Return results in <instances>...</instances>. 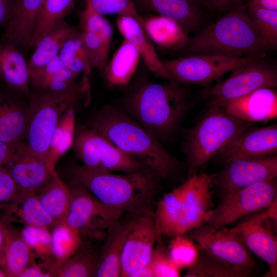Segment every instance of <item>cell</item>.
<instances>
[{"label":"cell","mask_w":277,"mask_h":277,"mask_svg":"<svg viewBox=\"0 0 277 277\" xmlns=\"http://www.w3.org/2000/svg\"><path fill=\"white\" fill-rule=\"evenodd\" d=\"M198 247L197 259L192 267L187 269L185 277H247L253 272L252 269L226 264Z\"/></svg>","instance_id":"cell-37"},{"label":"cell","mask_w":277,"mask_h":277,"mask_svg":"<svg viewBox=\"0 0 277 277\" xmlns=\"http://www.w3.org/2000/svg\"><path fill=\"white\" fill-rule=\"evenodd\" d=\"M212 178L213 174L202 172L189 177L184 182L176 235H184L205 224V215L213 207Z\"/></svg>","instance_id":"cell-16"},{"label":"cell","mask_w":277,"mask_h":277,"mask_svg":"<svg viewBox=\"0 0 277 277\" xmlns=\"http://www.w3.org/2000/svg\"><path fill=\"white\" fill-rule=\"evenodd\" d=\"M276 152L277 126L273 124L249 127L215 156L225 165L238 159L264 157L276 155Z\"/></svg>","instance_id":"cell-17"},{"label":"cell","mask_w":277,"mask_h":277,"mask_svg":"<svg viewBox=\"0 0 277 277\" xmlns=\"http://www.w3.org/2000/svg\"><path fill=\"white\" fill-rule=\"evenodd\" d=\"M102 15L119 14L135 5L133 0H86Z\"/></svg>","instance_id":"cell-46"},{"label":"cell","mask_w":277,"mask_h":277,"mask_svg":"<svg viewBox=\"0 0 277 277\" xmlns=\"http://www.w3.org/2000/svg\"><path fill=\"white\" fill-rule=\"evenodd\" d=\"M72 147L76 157L86 167L124 173L147 169L107 137L87 126H80L75 130Z\"/></svg>","instance_id":"cell-7"},{"label":"cell","mask_w":277,"mask_h":277,"mask_svg":"<svg viewBox=\"0 0 277 277\" xmlns=\"http://www.w3.org/2000/svg\"><path fill=\"white\" fill-rule=\"evenodd\" d=\"M168 250L172 262L180 270L192 267L199 254L198 245L184 235L172 238Z\"/></svg>","instance_id":"cell-42"},{"label":"cell","mask_w":277,"mask_h":277,"mask_svg":"<svg viewBox=\"0 0 277 277\" xmlns=\"http://www.w3.org/2000/svg\"><path fill=\"white\" fill-rule=\"evenodd\" d=\"M140 20L153 44L172 50L182 49L185 46L188 33L174 19L157 14L140 15Z\"/></svg>","instance_id":"cell-27"},{"label":"cell","mask_w":277,"mask_h":277,"mask_svg":"<svg viewBox=\"0 0 277 277\" xmlns=\"http://www.w3.org/2000/svg\"><path fill=\"white\" fill-rule=\"evenodd\" d=\"M16 157L15 151L7 144L0 141V167H5Z\"/></svg>","instance_id":"cell-49"},{"label":"cell","mask_w":277,"mask_h":277,"mask_svg":"<svg viewBox=\"0 0 277 277\" xmlns=\"http://www.w3.org/2000/svg\"><path fill=\"white\" fill-rule=\"evenodd\" d=\"M4 250V235L2 222L0 220V267L1 268Z\"/></svg>","instance_id":"cell-53"},{"label":"cell","mask_w":277,"mask_h":277,"mask_svg":"<svg viewBox=\"0 0 277 277\" xmlns=\"http://www.w3.org/2000/svg\"><path fill=\"white\" fill-rule=\"evenodd\" d=\"M75 30L64 19L54 24L39 39L35 46L28 64L32 74L56 57L66 39Z\"/></svg>","instance_id":"cell-30"},{"label":"cell","mask_w":277,"mask_h":277,"mask_svg":"<svg viewBox=\"0 0 277 277\" xmlns=\"http://www.w3.org/2000/svg\"><path fill=\"white\" fill-rule=\"evenodd\" d=\"M140 17L135 5L118 14L116 26L119 32L136 48L147 67L155 76L166 80H172L153 43L142 27Z\"/></svg>","instance_id":"cell-20"},{"label":"cell","mask_w":277,"mask_h":277,"mask_svg":"<svg viewBox=\"0 0 277 277\" xmlns=\"http://www.w3.org/2000/svg\"><path fill=\"white\" fill-rule=\"evenodd\" d=\"M264 58L235 68L227 78L205 88L203 96L211 99H231L262 88H276V67Z\"/></svg>","instance_id":"cell-11"},{"label":"cell","mask_w":277,"mask_h":277,"mask_svg":"<svg viewBox=\"0 0 277 277\" xmlns=\"http://www.w3.org/2000/svg\"><path fill=\"white\" fill-rule=\"evenodd\" d=\"M98 257L99 254L93 249L81 245L78 250L67 259L62 261L53 260L51 262V276H95Z\"/></svg>","instance_id":"cell-32"},{"label":"cell","mask_w":277,"mask_h":277,"mask_svg":"<svg viewBox=\"0 0 277 277\" xmlns=\"http://www.w3.org/2000/svg\"><path fill=\"white\" fill-rule=\"evenodd\" d=\"M75 0H45L37 16L28 48H34L44 35L72 9Z\"/></svg>","instance_id":"cell-38"},{"label":"cell","mask_w":277,"mask_h":277,"mask_svg":"<svg viewBox=\"0 0 277 277\" xmlns=\"http://www.w3.org/2000/svg\"><path fill=\"white\" fill-rule=\"evenodd\" d=\"M141 58L136 48L124 38L102 73L107 83L112 86L128 85L137 69Z\"/></svg>","instance_id":"cell-29"},{"label":"cell","mask_w":277,"mask_h":277,"mask_svg":"<svg viewBox=\"0 0 277 277\" xmlns=\"http://www.w3.org/2000/svg\"><path fill=\"white\" fill-rule=\"evenodd\" d=\"M81 33L85 52L91 69L96 68L103 73L108 63L110 48L96 34L82 30Z\"/></svg>","instance_id":"cell-44"},{"label":"cell","mask_w":277,"mask_h":277,"mask_svg":"<svg viewBox=\"0 0 277 277\" xmlns=\"http://www.w3.org/2000/svg\"><path fill=\"white\" fill-rule=\"evenodd\" d=\"M194 3V2H196V3H206V2H208V0H191Z\"/></svg>","instance_id":"cell-55"},{"label":"cell","mask_w":277,"mask_h":277,"mask_svg":"<svg viewBox=\"0 0 277 277\" xmlns=\"http://www.w3.org/2000/svg\"><path fill=\"white\" fill-rule=\"evenodd\" d=\"M58 56L71 72L78 76L82 75V81L89 89V77L92 69L83 45L81 31L75 29L65 41Z\"/></svg>","instance_id":"cell-36"},{"label":"cell","mask_w":277,"mask_h":277,"mask_svg":"<svg viewBox=\"0 0 277 277\" xmlns=\"http://www.w3.org/2000/svg\"><path fill=\"white\" fill-rule=\"evenodd\" d=\"M189 238L209 254L226 264L253 270L252 253L230 229H214L206 224L189 232Z\"/></svg>","instance_id":"cell-12"},{"label":"cell","mask_w":277,"mask_h":277,"mask_svg":"<svg viewBox=\"0 0 277 277\" xmlns=\"http://www.w3.org/2000/svg\"><path fill=\"white\" fill-rule=\"evenodd\" d=\"M45 0H14L13 13L8 22L6 41L16 47H28L38 13Z\"/></svg>","instance_id":"cell-25"},{"label":"cell","mask_w":277,"mask_h":277,"mask_svg":"<svg viewBox=\"0 0 277 277\" xmlns=\"http://www.w3.org/2000/svg\"><path fill=\"white\" fill-rule=\"evenodd\" d=\"M70 190V205L65 222L82 238H102L124 213L103 203L81 186L74 184Z\"/></svg>","instance_id":"cell-9"},{"label":"cell","mask_w":277,"mask_h":277,"mask_svg":"<svg viewBox=\"0 0 277 277\" xmlns=\"http://www.w3.org/2000/svg\"><path fill=\"white\" fill-rule=\"evenodd\" d=\"M130 277H154V276L151 267L148 263L136 270Z\"/></svg>","instance_id":"cell-52"},{"label":"cell","mask_w":277,"mask_h":277,"mask_svg":"<svg viewBox=\"0 0 277 277\" xmlns=\"http://www.w3.org/2000/svg\"><path fill=\"white\" fill-rule=\"evenodd\" d=\"M131 222H117L108 230L106 242L99 254L95 276H121V256Z\"/></svg>","instance_id":"cell-26"},{"label":"cell","mask_w":277,"mask_h":277,"mask_svg":"<svg viewBox=\"0 0 277 277\" xmlns=\"http://www.w3.org/2000/svg\"><path fill=\"white\" fill-rule=\"evenodd\" d=\"M70 175L74 184L85 188L106 205L137 214L148 209L158 177L148 169L116 174L83 165L73 166Z\"/></svg>","instance_id":"cell-3"},{"label":"cell","mask_w":277,"mask_h":277,"mask_svg":"<svg viewBox=\"0 0 277 277\" xmlns=\"http://www.w3.org/2000/svg\"><path fill=\"white\" fill-rule=\"evenodd\" d=\"M239 0H208V3L213 9L217 11L231 10L236 7Z\"/></svg>","instance_id":"cell-50"},{"label":"cell","mask_w":277,"mask_h":277,"mask_svg":"<svg viewBox=\"0 0 277 277\" xmlns=\"http://www.w3.org/2000/svg\"><path fill=\"white\" fill-rule=\"evenodd\" d=\"M161 235L157 231L154 214L148 209L131 220L121 256V276L130 277L149 263Z\"/></svg>","instance_id":"cell-14"},{"label":"cell","mask_w":277,"mask_h":277,"mask_svg":"<svg viewBox=\"0 0 277 277\" xmlns=\"http://www.w3.org/2000/svg\"><path fill=\"white\" fill-rule=\"evenodd\" d=\"M186 55L210 54L232 58L265 56L269 50L250 20L247 5L230 10L189 38Z\"/></svg>","instance_id":"cell-4"},{"label":"cell","mask_w":277,"mask_h":277,"mask_svg":"<svg viewBox=\"0 0 277 277\" xmlns=\"http://www.w3.org/2000/svg\"><path fill=\"white\" fill-rule=\"evenodd\" d=\"M211 101L230 114L246 122H265L277 117L275 88H262L237 98Z\"/></svg>","instance_id":"cell-18"},{"label":"cell","mask_w":277,"mask_h":277,"mask_svg":"<svg viewBox=\"0 0 277 277\" xmlns=\"http://www.w3.org/2000/svg\"><path fill=\"white\" fill-rule=\"evenodd\" d=\"M182 84L172 79L142 82L128 96L126 110L158 140L167 137L180 126L189 107L188 93Z\"/></svg>","instance_id":"cell-2"},{"label":"cell","mask_w":277,"mask_h":277,"mask_svg":"<svg viewBox=\"0 0 277 277\" xmlns=\"http://www.w3.org/2000/svg\"><path fill=\"white\" fill-rule=\"evenodd\" d=\"M276 178L230 192L205 215V223L214 229L232 224L244 216L267 208L276 197Z\"/></svg>","instance_id":"cell-8"},{"label":"cell","mask_w":277,"mask_h":277,"mask_svg":"<svg viewBox=\"0 0 277 277\" xmlns=\"http://www.w3.org/2000/svg\"><path fill=\"white\" fill-rule=\"evenodd\" d=\"M88 127L111 141L126 154L142 163L158 177L167 178L177 162L159 140L125 112L106 106L89 119Z\"/></svg>","instance_id":"cell-1"},{"label":"cell","mask_w":277,"mask_h":277,"mask_svg":"<svg viewBox=\"0 0 277 277\" xmlns=\"http://www.w3.org/2000/svg\"><path fill=\"white\" fill-rule=\"evenodd\" d=\"M84 95L88 101L90 91L81 79L66 90L38 91L32 96L23 142L31 152L45 161L52 135L62 117Z\"/></svg>","instance_id":"cell-6"},{"label":"cell","mask_w":277,"mask_h":277,"mask_svg":"<svg viewBox=\"0 0 277 277\" xmlns=\"http://www.w3.org/2000/svg\"><path fill=\"white\" fill-rule=\"evenodd\" d=\"M0 277H7L6 273L1 267H0Z\"/></svg>","instance_id":"cell-54"},{"label":"cell","mask_w":277,"mask_h":277,"mask_svg":"<svg viewBox=\"0 0 277 277\" xmlns=\"http://www.w3.org/2000/svg\"><path fill=\"white\" fill-rule=\"evenodd\" d=\"M248 3L263 8L277 11V0H249Z\"/></svg>","instance_id":"cell-51"},{"label":"cell","mask_w":277,"mask_h":277,"mask_svg":"<svg viewBox=\"0 0 277 277\" xmlns=\"http://www.w3.org/2000/svg\"><path fill=\"white\" fill-rule=\"evenodd\" d=\"M18 192L6 167H0V209L11 201Z\"/></svg>","instance_id":"cell-47"},{"label":"cell","mask_w":277,"mask_h":277,"mask_svg":"<svg viewBox=\"0 0 277 277\" xmlns=\"http://www.w3.org/2000/svg\"><path fill=\"white\" fill-rule=\"evenodd\" d=\"M79 15L81 30L96 34L110 48L113 29L110 22L103 15L96 12L88 2L85 9Z\"/></svg>","instance_id":"cell-43"},{"label":"cell","mask_w":277,"mask_h":277,"mask_svg":"<svg viewBox=\"0 0 277 277\" xmlns=\"http://www.w3.org/2000/svg\"><path fill=\"white\" fill-rule=\"evenodd\" d=\"M0 77L13 91L30 93L28 64L18 48L7 41L0 43Z\"/></svg>","instance_id":"cell-24"},{"label":"cell","mask_w":277,"mask_h":277,"mask_svg":"<svg viewBox=\"0 0 277 277\" xmlns=\"http://www.w3.org/2000/svg\"><path fill=\"white\" fill-rule=\"evenodd\" d=\"M1 222L4 235V250L1 268L7 277H18L23 270L34 261V255L21 232L11 224Z\"/></svg>","instance_id":"cell-28"},{"label":"cell","mask_w":277,"mask_h":277,"mask_svg":"<svg viewBox=\"0 0 277 277\" xmlns=\"http://www.w3.org/2000/svg\"><path fill=\"white\" fill-rule=\"evenodd\" d=\"M143 10L165 16L177 22L188 33L196 31L201 23V13L191 0H135Z\"/></svg>","instance_id":"cell-23"},{"label":"cell","mask_w":277,"mask_h":277,"mask_svg":"<svg viewBox=\"0 0 277 277\" xmlns=\"http://www.w3.org/2000/svg\"><path fill=\"white\" fill-rule=\"evenodd\" d=\"M252 123L230 114L211 101L208 109L188 132L184 145L189 177L233 142Z\"/></svg>","instance_id":"cell-5"},{"label":"cell","mask_w":277,"mask_h":277,"mask_svg":"<svg viewBox=\"0 0 277 277\" xmlns=\"http://www.w3.org/2000/svg\"><path fill=\"white\" fill-rule=\"evenodd\" d=\"M219 172L213 174V187L222 196L277 176V155L235 160L224 165Z\"/></svg>","instance_id":"cell-13"},{"label":"cell","mask_w":277,"mask_h":277,"mask_svg":"<svg viewBox=\"0 0 277 277\" xmlns=\"http://www.w3.org/2000/svg\"><path fill=\"white\" fill-rule=\"evenodd\" d=\"M77 77L65 66L57 55L41 69L30 74L29 82L37 91L57 92L74 85L78 82Z\"/></svg>","instance_id":"cell-31"},{"label":"cell","mask_w":277,"mask_h":277,"mask_svg":"<svg viewBox=\"0 0 277 277\" xmlns=\"http://www.w3.org/2000/svg\"><path fill=\"white\" fill-rule=\"evenodd\" d=\"M2 208L4 216L2 221L18 223L25 226L51 228L56 222L42 205L37 194L18 191L13 199Z\"/></svg>","instance_id":"cell-22"},{"label":"cell","mask_w":277,"mask_h":277,"mask_svg":"<svg viewBox=\"0 0 277 277\" xmlns=\"http://www.w3.org/2000/svg\"><path fill=\"white\" fill-rule=\"evenodd\" d=\"M15 151L16 157L5 167L18 191L38 194L52 180L55 170L31 152L23 143L17 146Z\"/></svg>","instance_id":"cell-19"},{"label":"cell","mask_w":277,"mask_h":277,"mask_svg":"<svg viewBox=\"0 0 277 277\" xmlns=\"http://www.w3.org/2000/svg\"><path fill=\"white\" fill-rule=\"evenodd\" d=\"M184 183L165 194L157 203L154 218L158 233L175 236L179 225Z\"/></svg>","instance_id":"cell-33"},{"label":"cell","mask_w":277,"mask_h":277,"mask_svg":"<svg viewBox=\"0 0 277 277\" xmlns=\"http://www.w3.org/2000/svg\"><path fill=\"white\" fill-rule=\"evenodd\" d=\"M53 260L43 261L39 264L33 261L23 270L18 277H51L49 267Z\"/></svg>","instance_id":"cell-48"},{"label":"cell","mask_w":277,"mask_h":277,"mask_svg":"<svg viewBox=\"0 0 277 277\" xmlns=\"http://www.w3.org/2000/svg\"><path fill=\"white\" fill-rule=\"evenodd\" d=\"M29 111V106L0 90V141L14 151L23 142Z\"/></svg>","instance_id":"cell-21"},{"label":"cell","mask_w":277,"mask_h":277,"mask_svg":"<svg viewBox=\"0 0 277 277\" xmlns=\"http://www.w3.org/2000/svg\"><path fill=\"white\" fill-rule=\"evenodd\" d=\"M74 106H70L65 112L51 138L45 161L53 170L60 159L73 144L76 130Z\"/></svg>","instance_id":"cell-35"},{"label":"cell","mask_w":277,"mask_h":277,"mask_svg":"<svg viewBox=\"0 0 277 277\" xmlns=\"http://www.w3.org/2000/svg\"><path fill=\"white\" fill-rule=\"evenodd\" d=\"M52 255L56 261H62L74 254L82 244L77 231L65 222L56 223L52 228Z\"/></svg>","instance_id":"cell-39"},{"label":"cell","mask_w":277,"mask_h":277,"mask_svg":"<svg viewBox=\"0 0 277 277\" xmlns=\"http://www.w3.org/2000/svg\"><path fill=\"white\" fill-rule=\"evenodd\" d=\"M162 235L157 241L149 264L152 269L154 277H179L180 270L172 262L169 253L162 241Z\"/></svg>","instance_id":"cell-45"},{"label":"cell","mask_w":277,"mask_h":277,"mask_svg":"<svg viewBox=\"0 0 277 277\" xmlns=\"http://www.w3.org/2000/svg\"><path fill=\"white\" fill-rule=\"evenodd\" d=\"M250 20L265 44L270 50L277 47V11L247 5Z\"/></svg>","instance_id":"cell-40"},{"label":"cell","mask_w":277,"mask_h":277,"mask_svg":"<svg viewBox=\"0 0 277 277\" xmlns=\"http://www.w3.org/2000/svg\"><path fill=\"white\" fill-rule=\"evenodd\" d=\"M37 195L45 210L56 223L65 221L70 205L71 190L56 172Z\"/></svg>","instance_id":"cell-34"},{"label":"cell","mask_w":277,"mask_h":277,"mask_svg":"<svg viewBox=\"0 0 277 277\" xmlns=\"http://www.w3.org/2000/svg\"><path fill=\"white\" fill-rule=\"evenodd\" d=\"M266 210L230 228L248 249L268 266L269 276L277 275V241Z\"/></svg>","instance_id":"cell-15"},{"label":"cell","mask_w":277,"mask_h":277,"mask_svg":"<svg viewBox=\"0 0 277 277\" xmlns=\"http://www.w3.org/2000/svg\"><path fill=\"white\" fill-rule=\"evenodd\" d=\"M265 56L232 58L210 54H190L163 64L172 80L206 88L215 80L235 68Z\"/></svg>","instance_id":"cell-10"},{"label":"cell","mask_w":277,"mask_h":277,"mask_svg":"<svg viewBox=\"0 0 277 277\" xmlns=\"http://www.w3.org/2000/svg\"><path fill=\"white\" fill-rule=\"evenodd\" d=\"M49 229L44 227L25 226L20 231L33 255L35 254L43 261L54 259Z\"/></svg>","instance_id":"cell-41"}]
</instances>
